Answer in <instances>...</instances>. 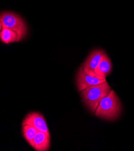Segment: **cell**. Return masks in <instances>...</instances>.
Here are the masks:
<instances>
[{
  "instance_id": "obj_1",
  "label": "cell",
  "mask_w": 134,
  "mask_h": 151,
  "mask_svg": "<svg viewBox=\"0 0 134 151\" xmlns=\"http://www.w3.org/2000/svg\"><path fill=\"white\" fill-rule=\"evenodd\" d=\"M122 111L121 102L115 92L112 90L109 95L100 102L95 114L101 119L113 121L120 116Z\"/></svg>"
},
{
  "instance_id": "obj_2",
  "label": "cell",
  "mask_w": 134,
  "mask_h": 151,
  "mask_svg": "<svg viewBox=\"0 0 134 151\" xmlns=\"http://www.w3.org/2000/svg\"><path fill=\"white\" fill-rule=\"evenodd\" d=\"M112 90L107 81L89 87L81 92V96L88 108L94 114L101 99L108 96Z\"/></svg>"
},
{
  "instance_id": "obj_3",
  "label": "cell",
  "mask_w": 134,
  "mask_h": 151,
  "mask_svg": "<svg viewBox=\"0 0 134 151\" xmlns=\"http://www.w3.org/2000/svg\"><path fill=\"white\" fill-rule=\"evenodd\" d=\"M0 22L2 27L13 30L18 35L17 42L21 41L27 35V28L23 19L19 15L9 12L0 14Z\"/></svg>"
},
{
  "instance_id": "obj_4",
  "label": "cell",
  "mask_w": 134,
  "mask_h": 151,
  "mask_svg": "<svg viewBox=\"0 0 134 151\" xmlns=\"http://www.w3.org/2000/svg\"><path fill=\"white\" fill-rule=\"evenodd\" d=\"M106 81V78L86 72L84 70L82 66L80 67L76 77V82L79 92H82L89 87L101 84Z\"/></svg>"
},
{
  "instance_id": "obj_5",
  "label": "cell",
  "mask_w": 134,
  "mask_h": 151,
  "mask_svg": "<svg viewBox=\"0 0 134 151\" xmlns=\"http://www.w3.org/2000/svg\"><path fill=\"white\" fill-rule=\"evenodd\" d=\"M22 125H28L35 127L38 131L50 135L49 128L44 117L39 113L32 112L27 115L22 122Z\"/></svg>"
},
{
  "instance_id": "obj_6",
  "label": "cell",
  "mask_w": 134,
  "mask_h": 151,
  "mask_svg": "<svg viewBox=\"0 0 134 151\" xmlns=\"http://www.w3.org/2000/svg\"><path fill=\"white\" fill-rule=\"evenodd\" d=\"M105 52L101 49H96L93 50L87 57L82 67L85 71L89 73L96 74L95 69L100 63L101 56Z\"/></svg>"
},
{
  "instance_id": "obj_7",
  "label": "cell",
  "mask_w": 134,
  "mask_h": 151,
  "mask_svg": "<svg viewBox=\"0 0 134 151\" xmlns=\"http://www.w3.org/2000/svg\"><path fill=\"white\" fill-rule=\"evenodd\" d=\"M112 69L111 60L108 54L105 52L101 56L100 62L95 69V73L100 77L106 78L111 73Z\"/></svg>"
},
{
  "instance_id": "obj_8",
  "label": "cell",
  "mask_w": 134,
  "mask_h": 151,
  "mask_svg": "<svg viewBox=\"0 0 134 151\" xmlns=\"http://www.w3.org/2000/svg\"><path fill=\"white\" fill-rule=\"evenodd\" d=\"M50 142V135L38 131L33 140V147L37 151H47L49 149Z\"/></svg>"
},
{
  "instance_id": "obj_9",
  "label": "cell",
  "mask_w": 134,
  "mask_h": 151,
  "mask_svg": "<svg viewBox=\"0 0 134 151\" xmlns=\"http://www.w3.org/2000/svg\"><path fill=\"white\" fill-rule=\"evenodd\" d=\"M0 39L6 44L17 42L18 35L13 30L3 27L1 32H0Z\"/></svg>"
},
{
  "instance_id": "obj_10",
  "label": "cell",
  "mask_w": 134,
  "mask_h": 151,
  "mask_svg": "<svg viewBox=\"0 0 134 151\" xmlns=\"http://www.w3.org/2000/svg\"><path fill=\"white\" fill-rule=\"evenodd\" d=\"M38 131L33 127L28 125H22V135L27 143L33 147V140L35 135Z\"/></svg>"
},
{
  "instance_id": "obj_11",
  "label": "cell",
  "mask_w": 134,
  "mask_h": 151,
  "mask_svg": "<svg viewBox=\"0 0 134 151\" xmlns=\"http://www.w3.org/2000/svg\"><path fill=\"white\" fill-rule=\"evenodd\" d=\"M3 27H2V24H1V22H0V32H1V28H2Z\"/></svg>"
}]
</instances>
